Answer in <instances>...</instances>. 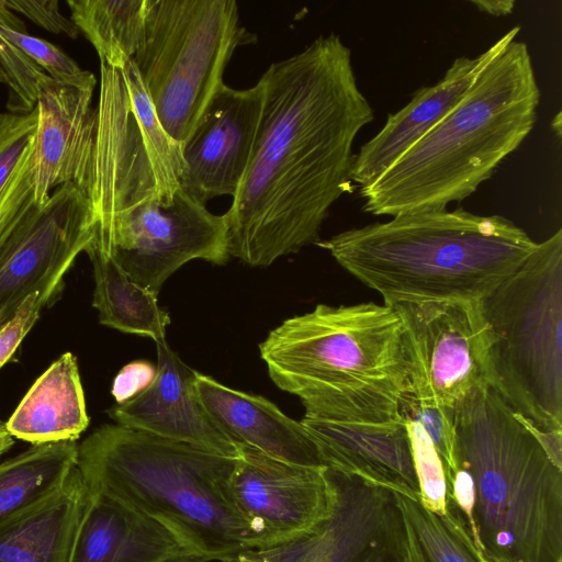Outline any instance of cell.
I'll use <instances>...</instances> for the list:
<instances>
[{
    "mask_svg": "<svg viewBox=\"0 0 562 562\" xmlns=\"http://www.w3.org/2000/svg\"><path fill=\"white\" fill-rule=\"evenodd\" d=\"M250 160L228 211V254L252 267L317 243L351 190L352 147L374 119L351 50L331 33L272 63Z\"/></svg>",
    "mask_w": 562,
    "mask_h": 562,
    "instance_id": "cell-1",
    "label": "cell"
},
{
    "mask_svg": "<svg viewBox=\"0 0 562 562\" xmlns=\"http://www.w3.org/2000/svg\"><path fill=\"white\" fill-rule=\"evenodd\" d=\"M451 496L491 562H562V432L546 431L493 387L454 407Z\"/></svg>",
    "mask_w": 562,
    "mask_h": 562,
    "instance_id": "cell-2",
    "label": "cell"
},
{
    "mask_svg": "<svg viewBox=\"0 0 562 562\" xmlns=\"http://www.w3.org/2000/svg\"><path fill=\"white\" fill-rule=\"evenodd\" d=\"M539 102L528 46L514 37L443 119L360 187L362 211L393 217L446 210L470 196L529 135Z\"/></svg>",
    "mask_w": 562,
    "mask_h": 562,
    "instance_id": "cell-3",
    "label": "cell"
},
{
    "mask_svg": "<svg viewBox=\"0 0 562 562\" xmlns=\"http://www.w3.org/2000/svg\"><path fill=\"white\" fill-rule=\"evenodd\" d=\"M316 245L391 306L480 301L525 262L537 243L502 215L446 209L395 215Z\"/></svg>",
    "mask_w": 562,
    "mask_h": 562,
    "instance_id": "cell-4",
    "label": "cell"
},
{
    "mask_svg": "<svg viewBox=\"0 0 562 562\" xmlns=\"http://www.w3.org/2000/svg\"><path fill=\"white\" fill-rule=\"evenodd\" d=\"M236 462L119 424L97 428L77 453L90 491L162 525L192 553L221 562L255 549L232 493Z\"/></svg>",
    "mask_w": 562,
    "mask_h": 562,
    "instance_id": "cell-5",
    "label": "cell"
},
{
    "mask_svg": "<svg viewBox=\"0 0 562 562\" xmlns=\"http://www.w3.org/2000/svg\"><path fill=\"white\" fill-rule=\"evenodd\" d=\"M259 350L273 383L297 396L307 416L375 423L402 416L407 366L402 323L389 305L318 304L271 330Z\"/></svg>",
    "mask_w": 562,
    "mask_h": 562,
    "instance_id": "cell-6",
    "label": "cell"
},
{
    "mask_svg": "<svg viewBox=\"0 0 562 562\" xmlns=\"http://www.w3.org/2000/svg\"><path fill=\"white\" fill-rule=\"evenodd\" d=\"M480 304L492 386L539 428L562 432V229Z\"/></svg>",
    "mask_w": 562,
    "mask_h": 562,
    "instance_id": "cell-7",
    "label": "cell"
},
{
    "mask_svg": "<svg viewBox=\"0 0 562 562\" xmlns=\"http://www.w3.org/2000/svg\"><path fill=\"white\" fill-rule=\"evenodd\" d=\"M256 35L240 23L235 0H147L133 63L167 134L182 145L237 47Z\"/></svg>",
    "mask_w": 562,
    "mask_h": 562,
    "instance_id": "cell-8",
    "label": "cell"
},
{
    "mask_svg": "<svg viewBox=\"0 0 562 562\" xmlns=\"http://www.w3.org/2000/svg\"><path fill=\"white\" fill-rule=\"evenodd\" d=\"M89 202L94 228L145 201L169 204L180 189L181 145L161 126L133 63H100Z\"/></svg>",
    "mask_w": 562,
    "mask_h": 562,
    "instance_id": "cell-9",
    "label": "cell"
},
{
    "mask_svg": "<svg viewBox=\"0 0 562 562\" xmlns=\"http://www.w3.org/2000/svg\"><path fill=\"white\" fill-rule=\"evenodd\" d=\"M391 307L402 323L408 396L454 408L492 386L491 333L480 301H403Z\"/></svg>",
    "mask_w": 562,
    "mask_h": 562,
    "instance_id": "cell-10",
    "label": "cell"
},
{
    "mask_svg": "<svg viewBox=\"0 0 562 562\" xmlns=\"http://www.w3.org/2000/svg\"><path fill=\"white\" fill-rule=\"evenodd\" d=\"M92 243L105 250L139 285L156 295L184 263L229 258L227 223L179 189L169 204L145 201L110 220Z\"/></svg>",
    "mask_w": 562,
    "mask_h": 562,
    "instance_id": "cell-11",
    "label": "cell"
},
{
    "mask_svg": "<svg viewBox=\"0 0 562 562\" xmlns=\"http://www.w3.org/2000/svg\"><path fill=\"white\" fill-rule=\"evenodd\" d=\"M231 485L255 549L282 546L306 536L330 514L331 486L326 467L284 462L240 445Z\"/></svg>",
    "mask_w": 562,
    "mask_h": 562,
    "instance_id": "cell-12",
    "label": "cell"
},
{
    "mask_svg": "<svg viewBox=\"0 0 562 562\" xmlns=\"http://www.w3.org/2000/svg\"><path fill=\"white\" fill-rule=\"evenodd\" d=\"M263 100L261 79L247 89L220 86L181 145L183 192L202 204L235 196L250 160Z\"/></svg>",
    "mask_w": 562,
    "mask_h": 562,
    "instance_id": "cell-13",
    "label": "cell"
},
{
    "mask_svg": "<svg viewBox=\"0 0 562 562\" xmlns=\"http://www.w3.org/2000/svg\"><path fill=\"white\" fill-rule=\"evenodd\" d=\"M88 198L72 183L55 189L35 223L0 261V324L36 290H60L67 270L94 238Z\"/></svg>",
    "mask_w": 562,
    "mask_h": 562,
    "instance_id": "cell-14",
    "label": "cell"
},
{
    "mask_svg": "<svg viewBox=\"0 0 562 562\" xmlns=\"http://www.w3.org/2000/svg\"><path fill=\"white\" fill-rule=\"evenodd\" d=\"M331 509L312 562H407L406 532L395 492L326 468Z\"/></svg>",
    "mask_w": 562,
    "mask_h": 562,
    "instance_id": "cell-15",
    "label": "cell"
},
{
    "mask_svg": "<svg viewBox=\"0 0 562 562\" xmlns=\"http://www.w3.org/2000/svg\"><path fill=\"white\" fill-rule=\"evenodd\" d=\"M156 346L154 381L134 398L111 407L110 417L125 427L239 458L240 445L214 422L196 393V371L182 362L166 341Z\"/></svg>",
    "mask_w": 562,
    "mask_h": 562,
    "instance_id": "cell-16",
    "label": "cell"
},
{
    "mask_svg": "<svg viewBox=\"0 0 562 562\" xmlns=\"http://www.w3.org/2000/svg\"><path fill=\"white\" fill-rule=\"evenodd\" d=\"M92 93L93 88L52 79L38 94L33 158L40 206L45 205L53 189L65 183H72L89 196L97 125Z\"/></svg>",
    "mask_w": 562,
    "mask_h": 562,
    "instance_id": "cell-17",
    "label": "cell"
},
{
    "mask_svg": "<svg viewBox=\"0 0 562 562\" xmlns=\"http://www.w3.org/2000/svg\"><path fill=\"white\" fill-rule=\"evenodd\" d=\"M326 468L420 501L407 419L348 422L304 415L300 420Z\"/></svg>",
    "mask_w": 562,
    "mask_h": 562,
    "instance_id": "cell-18",
    "label": "cell"
},
{
    "mask_svg": "<svg viewBox=\"0 0 562 562\" xmlns=\"http://www.w3.org/2000/svg\"><path fill=\"white\" fill-rule=\"evenodd\" d=\"M519 31L514 26L476 57L454 59L437 83L419 88L405 106L389 114L383 127L355 155L351 182L367 186L393 165L460 102L481 70Z\"/></svg>",
    "mask_w": 562,
    "mask_h": 562,
    "instance_id": "cell-19",
    "label": "cell"
},
{
    "mask_svg": "<svg viewBox=\"0 0 562 562\" xmlns=\"http://www.w3.org/2000/svg\"><path fill=\"white\" fill-rule=\"evenodd\" d=\"M194 385L207 413L237 443L284 462L325 467L302 424L269 400L228 387L200 372H195Z\"/></svg>",
    "mask_w": 562,
    "mask_h": 562,
    "instance_id": "cell-20",
    "label": "cell"
},
{
    "mask_svg": "<svg viewBox=\"0 0 562 562\" xmlns=\"http://www.w3.org/2000/svg\"><path fill=\"white\" fill-rule=\"evenodd\" d=\"M187 552L162 525L89 490L69 562H162Z\"/></svg>",
    "mask_w": 562,
    "mask_h": 562,
    "instance_id": "cell-21",
    "label": "cell"
},
{
    "mask_svg": "<svg viewBox=\"0 0 562 562\" xmlns=\"http://www.w3.org/2000/svg\"><path fill=\"white\" fill-rule=\"evenodd\" d=\"M88 496L76 465L59 488L0 527V562H69Z\"/></svg>",
    "mask_w": 562,
    "mask_h": 562,
    "instance_id": "cell-22",
    "label": "cell"
},
{
    "mask_svg": "<svg viewBox=\"0 0 562 562\" xmlns=\"http://www.w3.org/2000/svg\"><path fill=\"white\" fill-rule=\"evenodd\" d=\"M7 431L32 445L76 441L89 425L76 357L63 353L34 382L11 417Z\"/></svg>",
    "mask_w": 562,
    "mask_h": 562,
    "instance_id": "cell-23",
    "label": "cell"
},
{
    "mask_svg": "<svg viewBox=\"0 0 562 562\" xmlns=\"http://www.w3.org/2000/svg\"><path fill=\"white\" fill-rule=\"evenodd\" d=\"M37 108L0 113V261L38 218L34 187Z\"/></svg>",
    "mask_w": 562,
    "mask_h": 562,
    "instance_id": "cell-24",
    "label": "cell"
},
{
    "mask_svg": "<svg viewBox=\"0 0 562 562\" xmlns=\"http://www.w3.org/2000/svg\"><path fill=\"white\" fill-rule=\"evenodd\" d=\"M93 267V306L99 322L127 334L166 341L170 315L158 305L157 296L133 281L105 250L92 241L86 249Z\"/></svg>",
    "mask_w": 562,
    "mask_h": 562,
    "instance_id": "cell-25",
    "label": "cell"
},
{
    "mask_svg": "<svg viewBox=\"0 0 562 562\" xmlns=\"http://www.w3.org/2000/svg\"><path fill=\"white\" fill-rule=\"evenodd\" d=\"M72 440L32 445L0 463V527L54 493L77 465Z\"/></svg>",
    "mask_w": 562,
    "mask_h": 562,
    "instance_id": "cell-26",
    "label": "cell"
},
{
    "mask_svg": "<svg viewBox=\"0 0 562 562\" xmlns=\"http://www.w3.org/2000/svg\"><path fill=\"white\" fill-rule=\"evenodd\" d=\"M407 542V562H491L475 546L452 496L439 515L420 501L395 492Z\"/></svg>",
    "mask_w": 562,
    "mask_h": 562,
    "instance_id": "cell-27",
    "label": "cell"
},
{
    "mask_svg": "<svg viewBox=\"0 0 562 562\" xmlns=\"http://www.w3.org/2000/svg\"><path fill=\"white\" fill-rule=\"evenodd\" d=\"M71 21L95 48L100 63L121 68L143 38L147 0H67Z\"/></svg>",
    "mask_w": 562,
    "mask_h": 562,
    "instance_id": "cell-28",
    "label": "cell"
},
{
    "mask_svg": "<svg viewBox=\"0 0 562 562\" xmlns=\"http://www.w3.org/2000/svg\"><path fill=\"white\" fill-rule=\"evenodd\" d=\"M0 68L11 88L9 108L31 112L42 88L52 80L25 53L0 30Z\"/></svg>",
    "mask_w": 562,
    "mask_h": 562,
    "instance_id": "cell-29",
    "label": "cell"
},
{
    "mask_svg": "<svg viewBox=\"0 0 562 562\" xmlns=\"http://www.w3.org/2000/svg\"><path fill=\"white\" fill-rule=\"evenodd\" d=\"M401 414L418 423L429 437L442 462L450 496L457 472L454 408L420 403L406 395Z\"/></svg>",
    "mask_w": 562,
    "mask_h": 562,
    "instance_id": "cell-30",
    "label": "cell"
},
{
    "mask_svg": "<svg viewBox=\"0 0 562 562\" xmlns=\"http://www.w3.org/2000/svg\"><path fill=\"white\" fill-rule=\"evenodd\" d=\"M0 30L54 81L60 85L94 89L97 81L93 74L80 68L74 59L52 43L2 24H0Z\"/></svg>",
    "mask_w": 562,
    "mask_h": 562,
    "instance_id": "cell-31",
    "label": "cell"
},
{
    "mask_svg": "<svg viewBox=\"0 0 562 562\" xmlns=\"http://www.w3.org/2000/svg\"><path fill=\"white\" fill-rule=\"evenodd\" d=\"M405 418L407 419L413 446L420 487V502L431 512L445 515L448 485L442 462L422 426L407 417Z\"/></svg>",
    "mask_w": 562,
    "mask_h": 562,
    "instance_id": "cell-32",
    "label": "cell"
},
{
    "mask_svg": "<svg viewBox=\"0 0 562 562\" xmlns=\"http://www.w3.org/2000/svg\"><path fill=\"white\" fill-rule=\"evenodd\" d=\"M59 292L54 288L29 294L13 315L0 326V369L13 357L18 347L37 321L41 310Z\"/></svg>",
    "mask_w": 562,
    "mask_h": 562,
    "instance_id": "cell-33",
    "label": "cell"
},
{
    "mask_svg": "<svg viewBox=\"0 0 562 562\" xmlns=\"http://www.w3.org/2000/svg\"><path fill=\"white\" fill-rule=\"evenodd\" d=\"M321 525L311 533L289 543L249 550L227 562H312L319 541Z\"/></svg>",
    "mask_w": 562,
    "mask_h": 562,
    "instance_id": "cell-34",
    "label": "cell"
},
{
    "mask_svg": "<svg viewBox=\"0 0 562 562\" xmlns=\"http://www.w3.org/2000/svg\"><path fill=\"white\" fill-rule=\"evenodd\" d=\"M4 3L50 33L70 38L79 34L75 23L60 13L57 0H4Z\"/></svg>",
    "mask_w": 562,
    "mask_h": 562,
    "instance_id": "cell-35",
    "label": "cell"
},
{
    "mask_svg": "<svg viewBox=\"0 0 562 562\" xmlns=\"http://www.w3.org/2000/svg\"><path fill=\"white\" fill-rule=\"evenodd\" d=\"M156 364L146 360H135L125 364L115 375L111 394L116 404H123L145 391L154 381Z\"/></svg>",
    "mask_w": 562,
    "mask_h": 562,
    "instance_id": "cell-36",
    "label": "cell"
},
{
    "mask_svg": "<svg viewBox=\"0 0 562 562\" xmlns=\"http://www.w3.org/2000/svg\"><path fill=\"white\" fill-rule=\"evenodd\" d=\"M479 11L494 16H505L514 11L515 0H471Z\"/></svg>",
    "mask_w": 562,
    "mask_h": 562,
    "instance_id": "cell-37",
    "label": "cell"
},
{
    "mask_svg": "<svg viewBox=\"0 0 562 562\" xmlns=\"http://www.w3.org/2000/svg\"><path fill=\"white\" fill-rule=\"evenodd\" d=\"M0 24L14 31L25 33L23 23L5 5L4 0H0Z\"/></svg>",
    "mask_w": 562,
    "mask_h": 562,
    "instance_id": "cell-38",
    "label": "cell"
},
{
    "mask_svg": "<svg viewBox=\"0 0 562 562\" xmlns=\"http://www.w3.org/2000/svg\"><path fill=\"white\" fill-rule=\"evenodd\" d=\"M13 446V438L5 429L4 423L0 420V456L5 453Z\"/></svg>",
    "mask_w": 562,
    "mask_h": 562,
    "instance_id": "cell-39",
    "label": "cell"
},
{
    "mask_svg": "<svg viewBox=\"0 0 562 562\" xmlns=\"http://www.w3.org/2000/svg\"><path fill=\"white\" fill-rule=\"evenodd\" d=\"M162 562H209L205 558L198 555L195 553L187 552L173 558H170Z\"/></svg>",
    "mask_w": 562,
    "mask_h": 562,
    "instance_id": "cell-40",
    "label": "cell"
},
{
    "mask_svg": "<svg viewBox=\"0 0 562 562\" xmlns=\"http://www.w3.org/2000/svg\"><path fill=\"white\" fill-rule=\"evenodd\" d=\"M0 82H5V78H4V75L0 68Z\"/></svg>",
    "mask_w": 562,
    "mask_h": 562,
    "instance_id": "cell-41",
    "label": "cell"
},
{
    "mask_svg": "<svg viewBox=\"0 0 562 562\" xmlns=\"http://www.w3.org/2000/svg\"><path fill=\"white\" fill-rule=\"evenodd\" d=\"M0 326H1V324H0Z\"/></svg>",
    "mask_w": 562,
    "mask_h": 562,
    "instance_id": "cell-42",
    "label": "cell"
}]
</instances>
